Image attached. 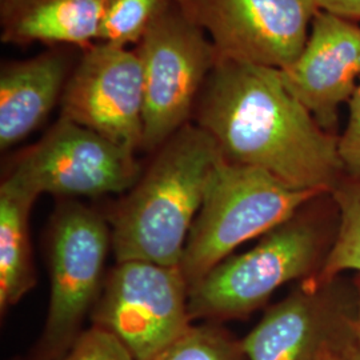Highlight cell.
Listing matches in <instances>:
<instances>
[{
	"instance_id": "52a82bcc",
	"label": "cell",
	"mask_w": 360,
	"mask_h": 360,
	"mask_svg": "<svg viewBox=\"0 0 360 360\" xmlns=\"http://www.w3.org/2000/svg\"><path fill=\"white\" fill-rule=\"evenodd\" d=\"M111 230L89 207L65 203L53 214L50 229V304L39 355L58 360L74 345L80 326L103 287L104 263Z\"/></svg>"
},
{
	"instance_id": "e0dca14e",
	"label": "cell",
	"mask_w": 360,
	"mask_h": 360,
	"mask_svg": "<svg viewBox=\"0 0 360 360\" xmlns=\"http://www.w3.org/2000/svg\"><path fill=\"white\" fill-rule=\"evenodd\" d=\"M171 0H107L99 43L135 47Z\"/></svg>"
},
{
	"instance_id": "30bf717a",
	"label": "cell",
	"mask_w": 360,
	"mask_h": 360,
	"mask_svg": "<svg viewBox=\"0 0 360 360\" xmlns=\"http://www.w3.org/2000/svg\"><path fill=\"white\" fill-rule=\"evenodd\" d=\"M60 116L132 151L142 148L144 90L136 49L95 43L82 50L60 99Z\"/></svg>"
},
{
	"instance_id": "3957f363",
	"label": "cell",
	"mask_w": 360,
	"mask_h": 360,
	"mask_svg": "<svg viewBox=\"0 0 360 360\" xmlns=\"http://www.w3.org/2000/svg\"><path fill=\"white\" fill-rule=\"evenodd\" d=\"M319 196L294 190L269 172L219 160L195 218L181 257L190 288L232 251L294 218Z\"/></svg>"
},
{
	"instance_id": "7a4b0ae2",
	"label": "cell",
	"mask_w": 360,
	"mask_h": 360,
	"mask_svg": "<svg viewBox=\"0 0 360 360\" xmlns=\"http://www.w3.org/2000/svg\"><path fill=\"white\" fill-rule=\"evenodd\" d=\"M220 159L214 139L193 122L171 136L110 219L116 260L180 266Z\"/></svg>"
},
{
	"instance_id": "d6986e66",
	"label": "cell",
	"mask_w": 360,
	"mask_h": 360,
	"mask_svg": "<svg viewBox=\"0 0 360 360\" xmlns=\"http://www.w3.org/2000/svg\"><path fill=\"white\" fill-rule=\"evenodd\" d=\"M58 360H134L129 349L107 330L94 326L82 333Z\"/></svg>"
},
{
	"instance_id": "2e32d148",
	"label": "cell",
	"mask_w": 360,
	"mask_h": 360,
	"mask_svg": "<svg viewBox=\"0 0 360 360\" xmlns=\"http://www.w3.org/2000/svg\"><path fill=\"white\" fill-rule=\"evenodd\" d=\"M335 200L340 214V224L334 245L324 259L321 270L311 281L319 287L330 283L345 271L360 272V179L335 187Z\"/></svg>"
},
{
	"instance_id": "44dd1931",
	"label": "cell",
	"mask_w": 360,
	"mask_h": 360,
	"mask_svg": "<svg viewBox=\"0 0 360 360\" xmlns=\"http://www.w3.org/2000/svg\"><path fill=\"white\" fill-rule=\"evenodd\" d=\"M321 10L349 20H360V0H316Z\"/></svg>"
},
{
	"instance_id": "8992f818",
	"label": "cell",
	"mask_w": 360,
	"mask_h": 360,
	"mask_svg": "<svg viewBox=\"0 0 360 360\" xmlns=\"http://www.w3.org/2000/svg\"><path fill=\"white\" fill-rule=\"evenodd\" d=\"M188 299L180 266L117 262L104 281L92 321L116 336L134 360H151L193 326Z\"/></svg>"
},
{
	"instance_id": "4fadbf2b",
	"label": "cell",
	"mask_w": 360,
	"mask_h": 360,
	"mask_svg": "<svg viewBox=\"0 0 360 360\" xmlns=\"http://www.w3.org/2000/svg\"><path fill=\"white\" fill-rule=\"evenodd\" d=\"M70 75L68 55L58 49L1 65V150L26 139L47 119L53 107L60 103Z\"/></svg>"
},
{
	"instance_id": "ffe728a7",
	"label": "cell",
	"mask_w": 360,
	"mask_h": 360,
	"mask_svg": "<svg viewBox=\"0 0 360 360\" xmlns=\"http://www.w3.org/2000/svg\"><path fill=\"white\" fill-rule=\"evenodd\" d=\"M348 105L347 126L338 139V148L345 172L354 179H360V82Z\"/></svg>"
},
{
	"instance_id": "277c9868",
	"label": "cell",
	"mask_w": 360,
	"mask_h": 360,
	"mask_svg": "<svg viewBox=\"0 0 360 360\" xmlns=\"http://www.w3.org/2000/svg\"><path fill=\"white\" fill-rule=\"evenodd\" d=\"M135 49L143 70L142 148L158 151L190 123L199 95L218 63V52L174 0Z\"/></svg>"
},
{
	"instance_id": "8fae6325",
	"label": "cell",
	"mask_w": 360,
	"mask_h": 360,
	"mask_svg": "<svg viewBox=\"0 0 360 360\" xmlns=\"http://www.w3.org/2000/svg\"><path fill=\"white\" fill-rule=\"evenodd\" d=\"M283 83L323 129L335 124L360 82V27L319 10L295 60L279 70Z\"/></svg>"
},
{
	"instance_id": "d4e9b609",
	"label": "cell",
	"mask_w": 360,
	"mask_h": 360,
	"mask_svg": "<svg viewBox=\"0 0 360 360\" xmlns=\"http://www.w3.org/2000/svg\"><path fill=\"white\" fill-rule=\"evenodd\" d=\"M348 346V345H347ZM347 346H346V347H347ZM345 347V348H346ZM345 348H343V349H345ZM343 349H342V351H339V352H335V354H331V355H328V356H327V358H324V359L323 360H338L339 359V358H340V355H342V352H343Z\"/></svg>"
},
{
	"instance_id": "5b68a950",
	"label": "cell",
	"mask_w": 360,
	"mask_h": 360,
	"mask_svg": "<svg viewBox=\"0 0 360 360\" xmlns=\"http://www.w3.org/2000/svg\"><path fill=\"white\" fill-rule=\"evenodd\" d=\"M322 236L303 218L264 233L254 248L227 257L190 288L191 319L242 318L263 306L278 288L306 278L316 267Z\"/></svg>"
},
{
	"instance_id": "7402d4cb",
	"label": "cell",
	"mask_w": 360,
	"mask_h": 360,
	"mask_svg": "<svg viewBox=\"0 0 360 360\" xmlns=\"http://www.w3.org/2000/svg\"><path fill=\"white\" fill-rule=\"evenodd\" d=\"M338 360H360V347L356 345V342L348 345Z\"/></svg>"
},
{
	"instance_id": "6da1fadb",
	"label": "cell",
	"mask_w": 360,
	"mask_h": 360,
	"mask_svg": "<svg viewBox=\"0 0 360 360\" xmlns=\"http://www.w3.org/2000/svg\"><path fill=\"white\" fill-rule=\"evenodd\" d=\"M193 117L226 162L263 169L294 190L333 193L345 172L338 139L288 91L276 68L219 59Z\"/></svg>"
},
{
	"instance_id": "9a60e30c",
	"label": "cell",
	"mask_w": 360,
	"mask_h": 360,
	"mask_svg": "<svg viewBox=\"0 0 360 360\" xmlns=\"http://www.w3.org/2000/svg\"><path fill=\"white\" fill-rule=\"evenodd\" d=\"M39 196L6 176L0 184V311L4 314L35 287L30 212Z\"/></svg>"
},
{
	"instance_id": "9c48e42d",
	"label": "cell",
	"mask_w": 360,
	"mask_h": 360,
	"mask_svg": "<svg viewBox=\"0 0 360 360\" xmlns=\"http://www.w3.org/2000/svg\"><path fill=\"white\" fill-rule=\"evenodd\" d=\"M202 28L219 59L283 70L302 52L316 0H174Z\"/></svg>"
},
{
	"instance_id": "603a6c76",
	"label": "cell",
	"mask_w": 360,
	"mask_h": 360,
	"mask_svg": "<svg viewBox=\"0 0 360 360\" xmlns=\"http://www.w3.org/2000/svg\"><path fill=\"white\" fill-rule=\"evenodd\" d=\"M352 328V334L355 336V342L356 345L360 347V291H359V299H358V311H356V318L351 326Z\"/></svg>"
},
{
	"instance_id": "5bb4252c",
	"label": "cell",
	"mask_w": 360,
	"mask_h": 360,
	"mask_svg": "<svg viewBox=\"0 0 360 360\" xmlns=\"http://www.w3.org/2000/svg\"><path fill=\"white\" fill-rule=\"evenodd\" d=\"M107 0H22L1 16V41L86 50L98 43Z\"/></svg>"
},
{
	"instance_id": "ba28073f",
	"label": "cell",
	"mask_w": 360,
	"mask_h": 360,
	"mask_svg": "<svg viewBox=\"0 0 360 360\" xmlns=\"http://www.w3.org/2000/svg\"><path fill=\"white\" fill-rule=\"evenodd\" d=\"M142 175L135 151L60 116L7 174L40 196L95 198L129 191Z\"/></svg>"
},
{
	"instance_id": "7c38bea8",
	"label": "cell",
	"mask_w": 360,
	"mask_h": 360,
	"mask_svg": "<svg viewBox=\"0 0 360 360\" xmlns=\"http://www.w3.org/2000/svg\"><path fill=\"white\" fill-rule=\"evenodd\" d=\"M321 288L309 279L271 307L240 342L245 360H323L346 347Z\"/></svg>"
},
{
	"instance_id": "cb8c5ba5",
	"label": "cell",
	"mask_w": 360,
	"mask_h": 360,
	"mask_svg": "<svg viewBox=\"0 0 360 360\" xmlns=\"http://www.w3.org/2000/svg\"><path fill=\"white\" fill-rule=\"evenodd\" d=\"M22 0H0V15L4 16L15 8Z\"/></svg>"
},
{
	"instance_id": "ac0fdd59",
	"label": "cell",
	"mask_w": 360,
	"mask_h": 360,
	"mask_svg": "<svg viewBox=\"0 0 360 360\" xmlns=\"http://www.w3.org/2000/svg\"><path fill=\"white\" fill-rule=\"evenodd\" d=\"M151 360H245L240 342L215 326H191Z\"/></svg>"
}]
</instances>
